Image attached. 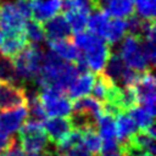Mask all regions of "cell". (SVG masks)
Returning <instances> with one entry per match:
<instances>
[{"instance_id": "obj_30", "label": "cell", "mask_w": 156, "mask_h": 156, "mask_svg": "<svg viewBox=\"0 0 156 156\" xmlns=\"http://www.w3.org/2000/svg\"><path fill=\"white\" fill-rule=\"evenodd\" d=\"M15 145V140L11 135L1 133L0 132V154L5 152L6 150H9L10 147H12Z\"/></svg>"}, {"instance_id": "obj_22", "label": "cell", "mask_w": 156, "mask_h": 156, "mask_svg": "<svg viewBox=\"0 0 156 156\" xmlns=\"http://www.w3.org/2000/svg\"><path fill=\"white\" fill-rule=\"evenodd\" d=\"M129 116L133 118L138 130H146L151 127H154V115H151L149 111H146L143 106L138 105L132 107L127 111Z\"/></svg>"}, {"instance_id": "obj_6", "label": "cell", "mask_w": 156, "mask_h": 156, "mask_svg": "<svg viewBox=\"0 0 156 156\" xmlns=\"http://www.w3.org/2000/svg\"><path fill=\"white\" fill-rule=\"evenodd\" d=\"M37 94L46 117H69L72 115V100L65 93L41 89Z\"/></svg>"}, {"instance_id": "obj_19", "label": "cell", "mask_w": 156, "mask_h": 156, "mask_svg": "<svg viewBox=\"0 0 156 156\" xmlns=\"http://www.w3.org/2000/svg\"><path fill=\"white\" fill-rule=\"evenodd\" d=\"M111 18L112 17L107 12H105L104 10H96V11H94V13L89 15L87 28L89 29L90 33H93V34H95V35H98L105 40Z\"/></svg>"}, {"instance_id": "obj_23", "label": "cell", "mask_w": 156, "mask_h": 156, "mask_svg": "<svg viewBox=\"0 0 156 156\" xmlns=\"http://www.w3.org/2000/svg\"><path fill=\"white\" fill-rule=\"evenodd\" d=\"M127 33V23L123 18H111L107 33L105 37V41L108 45H112L115 43H118Z\"/></svg>"}, {"instance_id": "obj_8", "label": "cell", "mask_w": 156, "mask_h": 156, "mask_svg": "<svg viewBox=\"0 0 156 156\" xmlns=\"http://www.w3.org/2000/svg\"><path fill=\"white\" fill-rule=\"evenodd\" d=\"M26 89L17 83L0 79V112L27 105Z\"/></svg>"}, {"instance_id": "obj_1", "label": "cell", "mask_w": 156, "mask_h": 156, "mask_svg": "<svg viewBox=\"0 0 156 156\" xmlns=\"http://www.w3.org/2000/svg\"><path fill=\"white\" fill-rule=\"evenodd\" d=\"M78 74L79 71L74 63L63 61L50 51L43 55L35 80L41 89H54L66 94L68 87Z\"/></svg>"}, {"instance_id": "obj_2", "label": "cell", "mask_w": 156, "mask_h": 156, "mask_svg": "<svg viewBox=\"0 0 156 156\" xmlns=\"http://www.w3.org/2000/svg\"><path fill=\"white\" fill-rule=\"evenodd\" d=\"M73 43L80 51L88 68L96 73L104 71L111 55L110 45L104 39L85 30L76 34Z\"/></svg>"}, {"instance_id": "obj_27", "label": "cell", "mask_w": 156, "mask_h": 156, "mask_svg": "<svg viewBox=\"0 0 156 156\" xmlns=\"http://www.w3.org/2000/svg\"><path fill=\"white\" fill-rule=\"evenodd\" d=\"M63 11H77L85 15H90L95 11V7L90 0H61Z\"/></svg>"}, {"instance_id": "obj_17", "label": "cell", "mask_w": 156, "mask_h": 156, "mask_svg": "<svg viewBox=\"0 0 156 156\" xmlns=\"http://www.w3.org/2000/svg\"><path fill=\"white\" fill-rule=\"evenodd\" d=\"M101 10L107 12L113 18H128L134 15V1L133 0H104Z\"/></svg>"}, {"instance_id": "obj_7", "label": "cell", "mask_w": 156, "mask_h": 156, "mask_svg": "<svg viewBox=\"0 0 156 156\" xmlns=\"http://www.w3.org/2000/svg\"><path fill=\"white\" fill-rule=\"evenodd\" d=\"M155 83H156L155 77H154L151 69H146V71L140 72L136 83L133 85L135 94H136L138 104L154 116H155V111H156Z\"/></svg>"}, {"instance_id": "obj_15", "label": "cell", "mask_w": 156, "mask_h": 156, "mask_svg": "<svg viewBox=\"0 0 156 156\" xmlns=\"http://www.w3.org/2000/svg\"><path fill=\"white\" fill-rule=\"evenodd\" d=\"M62 10L61 0H32V18L38 22H45L60 13Z\"/></svg>"}, {"instance_id": "obj_13", "label": "cell", "mask_w": 156, "mask_h": 156, "mask_svg": "<svg viewBox=\"0 0 156 156\" xmlns=\"http://www.w3.org/2000/svg\"><path fill=\"white\" fill-rule=\"evenodd\" d=\"M45 39L46 40H56V39H67L71 37L72 30L63 13H57L50 20L41 22Z\"/></svg>"}, {"instance_id": "obj_18", "label": "cell", "mask_w": 156, "mask_h": 156, "mask_svg": "<svg viewBox=\"0 0 156 156\" xmlns=\"http://www.w3.org/2000/svg\"><path fill=\"white\" fill-rule=\"evenodd\" d=\"M115 126H116V138L118 143L127 141L128 138L138 130L133 118L126 111L119 112L115 116Z\"/></svg>"}, {"instance_id": "obj_3", "label": "cell", "mask_w": 156, "mask_h": 156, "mask_svg": "<svg viewBox=\"0 0 156 156\" xmlns=\"http://www.w3.org/2000/svg\"><path fill=\"white\" fill-rule=\"evenodd\" d=\"M20 147L30 154H48L49 138L44 130L43 122L29 119L22 124L18 133Z\"/></svg>"}, {"instance_id": "obj_28", "label": "cell", "mask_w": 156, "mask_h": 156, "mask_svg": "<svg viewBox=\"0 0 156 156\" xmlns=\"http://www.w3.org/2000/svg\"><path fill=\"white\" fill-rule=\"evenodd\" d=\"M0 79L13 82V83H16V80H18V77L15 72L12 63L5 57L0 58Z\"/></svg>"}, {"instance_id": "obj_29", "label": "cell", "mask_w": 156, "mask_h": 156, "mask_svg": "<svg viewBox=\"0 0 156 156\" xmlns=\"http://www.w3.org/2000/svg\"><path fill=\"white\" fill-rule=\"evenodd\" d=\"M15 6L17 7V10L22 13V16L26 20L32 18V0H16Z\"/></svg>"}, {"instance_id": "obj_21", "label": "cell", "mask_w": 156, "mask_h": 156, "mask_svg": "<svg viewBox=\"0 0 156 156\" xmlns=\"http://www.w3.org/2000/svg\"><path fill=\"white\" fill-rule=\"evenodd\" d=\"M96 130L101 136L102 141L106 140H115L116 138V126H115V117L108 113H102L99 119L96 121Z\"/></svg>"}, {"instance_id": "obj_16", "label": "cell", "mask_w": 156, "mask_h": 156, "mask_svg": "<svg viewBox=\"0 0 156 156\" xmlns=\"http://www.w3.org/2000/svg\"><path fill=\"white\" fill-rule=\"evenodd\" d=\"M48 45H49L50 50L63 61L76 63L80 57V51L74 45V43L72 40H69V38L48 40Z\"/></svg>"}, {"instance_id": "obj_9", "label": "cell", "mask_w": 156, "mask_h": 156, "mask_svg": "<svg viewBox=\"0 0 156 156\" xmlns=\"http://www.w3.org/2000/svg\"><path fill=\"white\" fill-rule=\"evenodd\" d=\"M26 21L15 4L5 2L0 5V29L4 32L24 33Z\"/></svg>"}, {"instance_id": "obj_4", "label": "cell", "mask_w": 156, "mask_h": 156, "mask_svg": "<svg viewBox=\"0 0 156 156\" xmlns=\"http://www.w3.org/2000/svg\"><path fill=\"white\" fill-rule=\"evenodd\" d=\"M43 55L41 49L37 44L28 43L27 46L11 60L18 79H35L40 69Z\"/></svg>"}, {"instance_id": "obj_31", "label": "cell", "mask_w": 156, "mask_h": 156, "mask_svg": "<svg viewBox=\"0 0 156 156\" xmlns=\"http://www.w3.org/2000/svg\"><path fill=\"white\" fill-rule=\"evenodd\" d=\"M122 145H123V147L126 150V155L127 156H154V154H150V152H141V151L133 150L127 144H122Z\"/></svg>"}, {"instance_id": "obj_5", "label": "cell", "mask_w": 156, "mask_h": 156, "mask_svg": "<svg viewBox=\"0 0 156 156\" xmlns=\"http://www.w3.org/2000/svg\"><path fill=\"white\" fill-rule=\"evenodd\" d=\"M118 55L121 56L126 66L136 72L150 69V65L144 54L143 39L140 37L127 34L121 44Z\"/></svg>"}, {"instance_id": "obj_14", "label": "cell", "mask_w": 156, "mask_h": 156, "mask_svg": "<svg viewBox=\"0 0 156 156\" xmlns=\"http://www.w3.org/2000/svg\"><path fill=\"white\" fill-rule=\"evenodd\" d=\"M95 82V74L85 71V72H80L74 80L71 83V85L68 87L66 95L71 99V100H77L79 98L87 96L89 93H91L93 85Z\"/></svg>"}, {"instance_id": "obj_32", "label": "cell", "mask_w": 156, "mask_h": 156, "mask_svg": "<svg viewBox=\"0 0 156 156\" xmlns=\"http://www.w3.org/2000/svg\"><path fill=\"white\" fill-rule=\"evenodd\" d=\"M90 1L93 2L94 7H95V11H96V10H101V5H102L104 0H90Z\"/></svg>"}, {"instance_id": "obj_20", "label": "cell", "mask_w": 156, "mask_h": 156, "mask_svg": "<svg viewBox=\"0 0 156 156\" xmlns=\"http://www.w3.org/2000/svg\"><path fill=\"white\" fill-rule=\"evenodd\" d=\"M82 130V144L91 156H98L102 147V139L99 135L95 126H85Z\"/></svg>"}, {"instance_id": "obj_26", "label": "cell", "mask_w": 156, "mask_h": 156, "mask_svg": "<svg viewBox=\"0 0 156 156\" xmlns=\"http://www.w3.org/2000/svg\"><path fill=\"white\" fill-rule=\"evenodd\" d=\"M24 33L27 37V40L30 41V44H39L43 40H45V33L43 28V23L38 22L33 18H29L26 21V28Z\"/></svg>"}, {"instance_id": "obj_24", "label": "cell", "mask_w": 156, "mask_h": 156, "mask_svg": "<svg viewBox=\"0 0 156 156\" xmlns=\"http://www.w3.org/2000/svg\"><path fill=\"white\" fill-rule=\"evenodd\" d=\"M127 67L128 66H126V63L123 62V60L121 58V56L118 54H112V55H110V58L105 65V68H104L105 72L104 73L106 76H108L117 84V82L119 83L121 77H122V74Z\"/></svg>"}, {"instance_id": "obj_25", "label": "cell", "mask_w": 156, "mask_h": 156, "mask_svg": "<svg viewBox=\"0 0 156 156\" xmlns=\"http://www.w3.org/2000/svg\"><path fill=\"white\" fill-rule=\"evenodd\" d=\"M62 13L65 15V17H66V20L71 27V30L74 34L83 33L87 30L89 15L77 12V11H63Z\"/></svg>"}, {"instance_id": "obj_11", "label": "cell", "mask_w": 156, "mask_h": 156, "mask_svg": "<svg viewBox=\"0 0 156 156\" xmlns=\"http://www.w3.org/2000/svg\"><path fill=\"white\" fill-rule=\"evenodd\" d=\"M28 115L29 113L27 105L17 106L15 108L0 112V132L10 135L20 130L22 124L26 122Z\"/></svg>"}, {"instance_id": "obj_10", "label": "cell", "mask_w": 156, "mask_h": 156, "mask_svg": "<svg viewBox=\"0 0 156 156\" xmlns=\"http://www.w3.org/2000/svg\"><path fill=\"white\" fill-rule=\"evenodd\" d=\"M28 44L26 33H10L0 29V54L7 60L16 57Z\"/></svg>"}, {"instance_id": "obj_33", "label": "cell", "mask_w": 156, "mask_h": 156, "mask_svg": "<svg viewBox=\"0 0 156 156\" xmlns=\"http://www.w3.org/2000/svg\"><path fill=\"white\" fill-rule=\"evenodd\" d=\"M21 156H41V155H39V154H30V152H26V151H23Z\"/></svg>"}, {"instance_id": "obj_12", "label": "cell", "mask_w": 156, "mask_h": 156, "mask_svg": "<svg viewBox=\"0 0 156 156\" xmlns=\"http://www.w3.org/2000/svg\"><path fill=\"white\" fill-rule=\"evenodd\" d=\"M44 130L52 144H58L71 130L74 129V124L71 117H50L43 122Z\"/></svg>"}]
</instances>
